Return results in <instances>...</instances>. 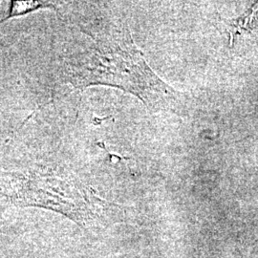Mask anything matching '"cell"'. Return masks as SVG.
Instances as JSON below:
<instances>
[{"instance_id":"6da1fadb","label":"cell","mask_w":258,"mask_h":258,"mask_svg":"<svg viewBox=\"0 0 258 258\" xmlns=\"http://www.w3.org/2000/svg\"><path fill=\"white\" fill-rule=\"evenodd\" d=\"M83 34L60 57L62 79L77 89L107 85L130 93L149 108L175 102V90L149 67L126 24L109 16H80L69 19Z\"/></svg>"},{"instance_id":"7a4b0ae2","label":"cell","mask_w":258,"mask_h":258,"mask_svg":"<svg viewBox=\"0 0 258 258\" xmlns=\"http://www.w3.org/2000/svg\"><path fill=\"white\" fill-rule=\"evenodd\" d=\"M9 195L17 203L61 213L83 227L120 211L119 206L102 199L74 174L52 168L31 170L15 178Z\"/></svg>"}]
</instances>
